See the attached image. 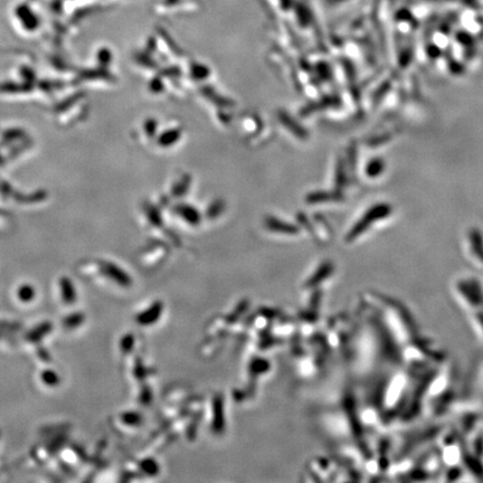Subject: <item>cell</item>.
Returning a JSON list of instances; mask_svg holds the SVG:
<instances>
[{
    "label": "cell",
    "mask_w": 483,
    "mask_h": 483,
    "mask_svg": "<svg viewBox=\"0 0 483 483\" xmlns=\"http://www.w3.org/2000/svg\"><path fill=\"white\" fill-rule=\"evenodd\" d=\"M456 301L467 313L483 310V283L476 276H461L452 283Z\"/></svg>",
    "instance_id": "6da1fadb"
},
{
    "label": "cell",
    "mask_w": 483,
    "mask_h": 483,
    "mask_svg": "<svg viewBox=\"0 0 483 483\" xmlns=\"http://www.w3.org/2000/svg\"><path fill=\"white\" fill-rule=\"evenodd\" d=\"M392 213V208L387 204H379L376 205L374 207H371L368 212L363 215V217L360 219L359 223H357V225L354 227V230L350 233V237L354 239V237H357L360 234H362L363 232L368 230L374 222H378L380 219L386 218L389 216V214Z\"/></svg>",
    "instance_id": "7a4b0ae2"
},
{
    "label": "cell",
    "mask_w": 483,
    "mask_h": 483,
    "mask_svg": "<svg viewBox=\"0 0 483 483\" xmlns=\"http://www.w3.org/2000/svg\"><path fill=\"white\" fill-rule=\"evenodd\" d=\"M470 255L479 266H483V234L478 228H472L468 235Z\"/></svg>",
    "instance_id": "3957f363"
},
{
    "label": "cell",
    "mask_w": 483,
    "mask_h": 483,
    "mask_svg": "<svg viewBox=\"0 0 483 483\" xmlns=\"http://www.w3.org/2000/svg\"><path fill=\"white\" fill-rule=\"evenodd\" d=\"M60 292H62V298L66 303H73L76 299L75 289L73 287V283L66 278H63L60 280Z\"/></svg>",
    "instance_id": "277c9868"
},
{
    "label": "cell",
    "mask_w": 483,
    "mask_h": 483,
    "mask_svg": "<svg viewBox=\"0 0 483 483\" xmlns=\"http://www.w3.org/2000/svg\"><path fill=\"white\" fill-rule=\"evenodd\" d=\"M470 320L472 321L473 328L476 329L478 335L483 339V310H477L470 312Z\"/></svg>",
    "instance_id": "5b68a950"
},
{
    "label": "cell",
    "mask_w": 483,
    "mask_h": 483,
    "mask_svg": "<svg viewBox=\"0 0 483 483\" xmlns=\"http://www.w3.org/2000/svg\"><path fill=\"white\" fill-rule=\"evenodd\" d=\"M17 297L19 298L20 301L29 302L35 297V290L30 285H21V288H19L18 292H17Z\"/></svg>",
    "instance_id": "8992f818"
},
{
    "label": "cell",
    "mask_w": 483,
    "mask_h": 483,
    "mask_svg": "<svg viewBox=\"0 0 483 483\" xmlns=\"http://www.w3.org/2000/svg\"><path fill=\"white\" fill-rule=\"evenodd\" d=\"M42 379L44 383L48 386H56V384L59 383V377H57L56 372L52 370H45L42 372Z\"/></svg>",
    "instance_id": "52a82bcc"
},
{
    "label": "cell",
    "mask_w": 483,
    "mask_h": 483,
    "mask_svg": "<svg viewBox=\"0 0 483 483\" xmlns=\"http://www.w3.org/2000/svg\"><path fill=\"white\" fill-rule=\"evenodd\" d=\"M384 168L383 161L380 160H372L371 164L368 166V174L370 176H377L381 173V170Z\"/></svg>",
    "instance_id": "ba28073f"
},
{
    "label": "cell",
    "mask_w": 483,
    "mask_h": 483,
    "mask_svg": "<svg viewBox=\"0 0 483 483\" xmlns=\"http://www.w3.org/2000/svg\"><path fill=\"white\" fill-rule=\"evenodd\" d=\"M51 330V327H50V324H43V326L39 327L37 329V331H36V329H35L34 332L30 333V339L32 340H36V339H39V338L43 337V336H46L48 331Z\"/></svg>",
    "instance_id": "9c48e42d"
},
{
    "label": "cell",
    "mask_w": 483,
    "mask_h": 483,
    "mask_svg": "<svg viewBox=\"0 0 483 483\" xmlns=\"http://www.w3.org/2000/svg\"><path fill=\"white\" fill-rule=\"evenodd\" d=\"M82 315L81 314H73V315H69L68 318H66V320H65V326L68 327V328H74V327H77V326H80V324L82 323Z\"/></svg>",
    "instance_id": "30bf717a"
},
{
    "label": "cell",
    "mask_w": 483,
    "mask_h": 483,
    "mask_svg": "<svg viewBox=\"0 0 483 483\" xmlns=\"http://www.w3.org/2000/svg\"><path fill=\"white\" fill-rule=\"evenodd\" d=\"M178 132H176V131H169V132H167L164 137H162V139H160V142H162V144H165V146H168V144H173V142H175L176 140L178 139Z\"/></svg>",
    "instance_id": "8fae6325"
}]
</instances>
